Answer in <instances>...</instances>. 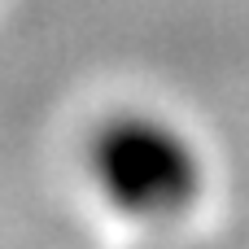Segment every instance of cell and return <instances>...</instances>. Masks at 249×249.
I'll list each match as a JSON object with an SVG mask.
<instances>
[{
  "label": "cell",
  "instance_id": "6da1fadb",
  "mask_svg": "<svg viewBox=\"0 0 249 249\" xmlns=\"http://www.w3.org/2000/svg\"><path fill=\"white\" fill-rule=\"evenodd\" d=\"M88 166L96 188L144 223L179 219L201 193L197 149L153 114H114L88 140Z\"/></svg>",
  "mask_w": 249,
  "mask_h": 249
}]
</instances>
